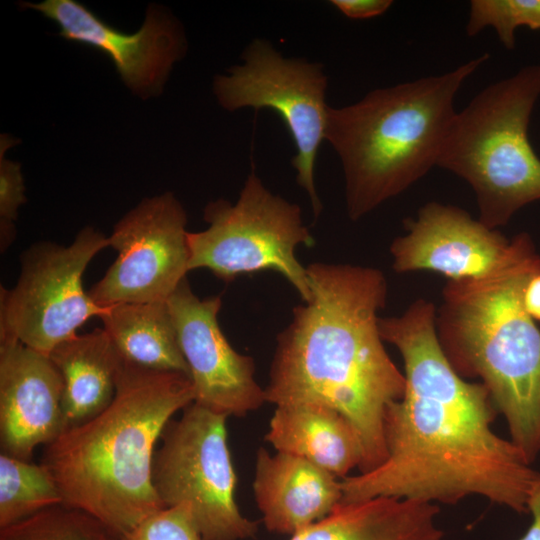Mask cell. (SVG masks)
Segmentation results:
<instances>
[{"label":"cell","mask_w":540,"mask_h":540,"mask_svg":"<svg viewBox=\"0 0 540 540\" xmlns=\"http://www.w3.org/2000/svg\"><path fill=\"white\" fill-rule=\"evenodd\" d=\"M62 376L46 354L0 341L1 453L29 461L64 431Z\"/></svg>","instance_id":"obj_15"},{"label":"cell","mask_w":540,"mask_h":540,"mask_svg":"<svg viewBox=\"0 0 540 540\" xmlns=\"http://www.w3.org/2000/svg\"><path fill=\"white\" fill-rule=\"evenodd\" d=\"M209 227L188 232L189 271L205 268L231 282L241 274L274 271L296 289L304 302L311 297L306 267L296 248L315 241L303 224L301 208L269 191L251 172L236 203L224 199L204 209Z\"/></svg>","instance_id":"obj_7"},{"label":"cell","mask_w":540,"mask_h":540,"mask_svg":"<svg viewBox=\"0 0 540 540\" xmlns=\"http://www.w3.org/2000/svg\"><path fill=\"white\" fill-rule=\"evenodd\" d=\"M331 3L348 18L367 19L382 15L393 2L390 0H333Z\"/></svg>","instance_id":"obj_26"},{"label":"cell","mask_w":540,"mask_h":540,"mask_svg":"<svg viewBox=\"0 0 540 540\" xmlns=\"http://www.w3.org/2000/svg\"><path fill=\"white\" fill-rule=\"evenodd\" d=\"M437 504L394 497L338 503L290 540H443Z\"/></svg>","instance_id":"obj_18"},{"label":"cell","mask_w":540,"mask_h":540,"mask_svg":"<svg viewBox=\"0 0 540 540\" xmlns=\"http://www.w3.org/2000/svg\"><path fill=\"white\" fill-rule=\"evenodd\" d=\"M406 233L390 245L397 273L429 271L448 280L481 276L496 267L512 239L474 219L464 209L428 202L415 218L404 220Z\"/></svg>","instance_id":"obj_14"},{"label":"cell","mask_w":540,"mask_h":540,"mask_svg":"<svg viewBox=\"0 0 540 540\" xmlns=\"http://www.w3.org/2000/svg\"><path fill=\"white\" fill-rule=\"evenodd\" d=\"M60 27V36L105 53L123 82L142 97L158 94L173 64L185 53V38L177 21L150 7L141 28L126 34L107 25L74 0L24 3Z\"/></svg>","instance_id":"obj_13"},{"label":"cell","mask_w":540,"mask_h":540,"mask_svg":"<svg viewBox=\"0 0 540 540\" xmlns=\"http://www.w3.org/2000/svg\"><path fill=\"white\" fill-rule=\"evenodd\" d=\"M539 273L531 237L517 234L489 272L447 280L435 317L448 361L486 387L510 440L531 463L540 454V329L525 309L524 290Z\"/></svg>","instance_id":"obj_4"},{"label":"cell","mask_w":540,"mask_h":540,"mask_svg":"<svg viewBox=\"0 0 540 540\" xmlns=\"http://www.w3.org/2000/svg\"><path fill=\"white\" fill-rule=\"evenodd\" d=\"M265 440L277 452L306 459L341 479L362 463L361 442L351 423L317 402L276 406Z\"/></svg>","instance_id":"obj_17"},{"label":"cell","mask_w":540,"mask_h":540,"mask_svg":"<svg viewBox=\"0 0 540 540\" xmlns=\"http://www.w3.org/2000/svg\"><path fill=\"white\" fill-rule=\"evenodd\" d=\"M99 318L126 362L189 376L167 301L115 304Z\"/></svg>","instance_id":"obj_20"},{"label":"cell","mask_w":540,"mask_h":540,"mask_svg":"<svg viewBox=\"0 0 540 540\" xmlns=\"http://www.w3.org/2000/svg\"><path fill=\"white\" fill-rule=\"evenodd\" d=\"M48 356L63 379L64 431L89 421L109 406L124 359L103 328L74 335Z\"/></svg>","instance_id":"obj_19"},{"label":"cell","mask_w":540,"mask_h":540,"mask_svg":"<svg viewBox=\"0 0 540 540\" xmlns=\"http://www.w3.org/2000/svg\"><path fill=\"white\" fill-rule=\"evenodd\" d=\"M253 493L265 527L293 535L327 516L342 500L341 480L298 456L257 452Z\"/></svg>","instance_id":"obj_16"},{"label":"cell","mask_w":540,"mask_h":540,"mask_svg":"<svg viewBox=\"0 0 540 540\" xmlns=\"http://www.w3.org/2000/svg\"><path fill=\"white\" fill-rule=\"evenodd\" d=\"M0 247L3 253L15 238L14 221L19 207L26 201L20 164L5 158L12 139L1 135L0 141Z\"/></svg>","instance_id":"obj_25"},{"label":"cell","mask_w":540,"mask_h":540,"mask_svg":"<svg viewBox=\"0 0 540 540\" xmlns=\"http://www.w3.org/2000/svg\"><path fill=\"white\" fill-rule=\"evenodd\" d=\"M243 63L216 76L213 91L222 108L271 109L287 125L297 154L292 166L307 192L315 217L322 209L314 184V165L325 140L327 77L318 63L285 58L264 39H254L242 54Z\"/></svg>","instance_id":"obj_10"},{"label":"cell","mask_w":540,"mask_h":540,"mask_svg":"<svg viewBox=\"0 0 540 540\" xmlns=\"http://www.w3.org/2000/svg\"><path fill=\"white\" fill-rule=\"evenodd\" d=\"M194 399L188 375L124 360L109 406L45 445L41 463L63 504L92 515L120 537L165 508L152 483L156 445L172 416Z\"/></svg>","instance_id":"obj_3"},{"label":"cell","mask_w":540,"mask_h":540,"mask_svg":"<svg viewBox=\"0 0 540 540\" xmlns=\"http://www.w3.org/2000/svg\"><path fill=\"white\" fill-rule=\"evenodd\" d=\"M525 26L540 29V0H472L466 24L468 36L483 29L495 30L501 44L508 50L515 47V31Z\"/></svg>","instance_id":"obj_23"},{"label":"cell","mask_w":540,"mask_h":540,"mask_svg":"<svg viewBox=\"0 0 540 540\" xmlns=\"http://www.w3.org/2000/svg\"><path fill=\"white\" fill-rule=\"evenodd\" d=\"M524 306L535 321H540V273L534 275L524 290Z\"/></svg>","instance_id":"obj_28"},{"label":"cell","mask_w":540,"mask_h":540,"mask_svg":"<svg viewBox=\"0 0 540 540\" xmlns=\"http://www.w3.org/2000/svg\"><path fill=\"white\" fill-rule=\"evenodd\" d=\"M311 297L277 336L266 402H317L341 413L362 446L359 473L387 457L384 421L405 392V376L379 329L387 281L373 267L316 262L306 267Z\"/></svg>","instance_id":"obj_2"},{"label":"cell","mask_w":540,"mask_h":540,"mask_svg":"<svg viewBox=\"0 0 540 540\" xmlns=\"http://www.w3.org/2000/svg\"><path fill=\"white\" fill-rule=\"evenodd\" d=\"M121 540H204L191 507L182 504L163 508L146 517Z\"/></svg>","instance_id":"obj_24"},{"label":"cell","mask_w":540,"mask_h":540,"mask_svg":"<svg viewBox=\"0 0 540 540\" xmlns=\"http://www.w3.org/2000/svg\"><path fill=\"white\" fill-rule=\"evenodd\" d=\"M488 58L485 53L444 74L370 91L349 106L328 107L325 140L341 160L352 221L437 166L457 113L455 97Z\"/></svg>","instance_id":"obj_5"},{"label":"cell","mask_w":540,"mask_h":540,"mask_svg":"<svg viewBox=\"0 0 540 540\" xmlns=\"http://www.w3.org/2000/svg\"><path fill=\"white\" fill-rule=\"evenodd\" d=\"M167 304L188 365L194 402L227 417L259 409L266 395L255 379L254 359L237 352L218 324L221 296L200 299L185 278Z\"/></svg>","instance_id":"obj_12"},{"label":"cell","mask_w":540,"mask_h":540,"mask_svg":"<svg viewBox=\"0 0 540 540\" xmlns=\"http://www.w3.org/2000/svg\"><path fill=\"white\" fill-rule=\"evenodd\" d=\"M528 512L532 516V521L526 533L519 540H540V479L531 493Z\"/></svg>","instance_id":"obj_27"},{"label":"cell","mask_w":540,"mask_h":540,"mask_svg":"<svg viewBox=\"0 0 540 540\" xmlns=\"http://www.w3.org/2000/svg\"><path fill=\"white\" fill-rule=\"evenodd\" d=\"M59 504L62 496L45 465L1 453L0 528Z\"/></svg>","instance_id":"obj_21"},{"label":"cell","mask_w":540,"mask_h":540,"mask_svg":"<svg viewBox=\"0 0 540 540\" xmlns=\"http://www.w3.org/2000/svg\"><path fill=\"white\" fill-rule=\"evenodd\" d=\"M227 418L192 402L165 426L152 463V483L162 504L190 506L204 540H244L258 530L235 500Z\"/></svg>","instance_id":"obj_8"},{"label":"cell","mask_w":540,"mask_h":540,"mask_svg":"<svg viewBox=\"0 0 540 540\" xmlns=\"http://www.w3.org/2000/svg\"><path fill=\"white\" fill-rule=\"evenodd\" d=\"M539 97L540 64L526 66L479 92L445 139L437 166L470 185L478 219L491 229L540 200V158L528 138Z\"/></svg>","instance_id":"obj_6"},{"label":"cell","mask_w":540,"mask_h":540,"mask_svg":"<svg viewBox=\"0 0 540 540\" xmlns=\"http://www.w3.org/2000/svg\"><path fill=\"white\" fill-rule=\"evenodd\" d=\"M0 540H121L92 515L64 504L0 528Z\"/></svg>","instance_id":"obj_22"},{"label":"cell","mask_w":540,"mask_h":540,"mask_svg":"<svg viewBox=\"0 0 540 540\" xmlns=\"http://www.w3.org/2000/svg\"><path fill=\"white\" fill-rule=\"evenodd\" d=\"M187 216L171 192L143 199L108 237L117 258L88 291L101 307L167 301L189 272Z\"/></svg>","instance_id":"obj_11"},{"label":"cell","mask_w":540,"mask_h":540,"mask_svg":"<svg viewBox=\"0 0 540 540\" xmlns=\"http://www.w3.org/2000/svg\"><path fill=\"white\" fill-rule=\"evenodd\" d=\"M106 247L107 236L85 227L68 246L43 241L26 249L15 286H1L0 341H17L48 355L88 319L100 317L106 307L84 291L82 276Z\"/></svg>","instance_id":"obj_9"},{"label":"cell","mask_w":540,"mask_h":540,"mask_svg":"<svg viewBox=\"0 0 540 540\" xmlns=\"http://www.w3.org/2000/svg\"><path fill=\"white\" fill-rule=\"evenodd\" d=\"M435 317L434 303L420 298L402 314L379 319L382 339L402 357L405 392L385 416V461L341 479V501L383 496L438 505L481 496L526 513L540 473L494 432L497 410L488 390L452 367Z\"/></svg>","instance_id":"obj_1"}]
</instances>
